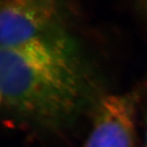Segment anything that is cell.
<instances>
[{
    "mask_svg": "<svg viewBox=\"0 0 147 147\" xmlns=\"http://www.w3.org/2000/svg\"><path fill=\"white\" fill-rule=\"evenodd\" d=\"M137 92L106 95L98 100L84 147H134Z\"/></svg>",
    "mask_w": 147,
    "mask_h": 147,
    "instance_id": "obj_3",
    "label": "cell"
},
{
    "mask_svg": "<svg viewBox=\"0 0 147 147\" xmlns=\"http://www.w3.org/2000/svg\"><path fill=\"white\" fill-rule=\"evenodd\" d=\"M146 144H147V123H146Z\"/></svg>",
    "mask_w": 147,
    "mask_h": 147,
    "instance_id": "obj_5",
    "label": "cell"
},
{
    "mask_svg": "<svg viewBox=\"0 0 147 147\" xmlns=\"http://www.w3.org/2000/svg\"><path fill=\"white\" fill-rule=\"evenodd\" d=\"M141 7L142 8V10L147 14V1H144V2L141 3Z\"/></svg>",
    "mask_w": 147,
    "mask_h": 147,
    "instance_id": "obj_4",
    "label": "cell"
},
{
    "mask_svg": "<svg viewBox=\"0 0 147 147\" xmlns=\"http://www.w3.org/2000/svg\"><path fill=\"white\" fill-rule=\"evenodd\" d=\"M94 88L79 44L67 30L0 49V101L12 119L61 128L84 110Z\"/></svg>",
    "mask_w": 147,
    "mask_h": 147,
    "instance_id": "obj_1",
    "label": "cell"
},
{
    "mask_svg": "<svg viewBox=\"0 0 147 147\" xmlns=\"http://www.w3.org/2000/svg\"><path fill=\"white\" fill-rule=\"evenodd\" d=\"M145 147H147V144H146V146H145Z\"/></svg>",
    "mask_w": 147,
    "mask_h": 147,
    "instance_id": "obj_6",
    "label": "cell"
},
{
    "mask_svg": "<svg viewBox=\"0 0 147 147\" xmlns=\"http://www.w3.org/2000/svg\"><path fill=\"white\" fill-rule=\"evenodd\" d=\"M69 8L57 0L1 1L0 47L11 48L66 30Z\"/></svg>",
    "mask_w": 147,
    "mask_h": 147,
    "instance_id": "obj_2",
    "label": "cell"
}]
</instances>
